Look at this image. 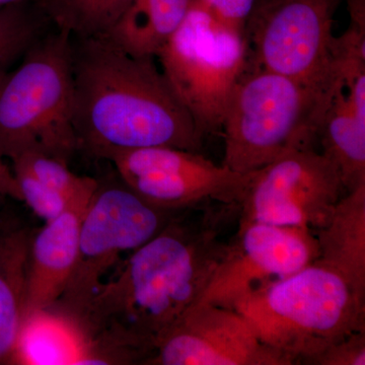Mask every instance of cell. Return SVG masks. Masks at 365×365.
<instances>
[{
  "instance_id": "6da1fadb",
  "label": "cell",
  "mask_w": 365,
  "mask_h": 365,
  "mask_svg": "<svg viewBox=\"0 0 365 365\" xmlns=\"http://www.w3.org/2000/svg\"><path fill=\"white\" fill-rule=\"evenodd\" d=\"M220 217H173L102 282L74 321L93 364H145L163 334L201 299L222 261Z\"/></svg>"
},
{
  "instance_id": "7a4b0ae2",
  "label": "cell",
  "mask_w": 365,
  "mask_h": 365,
  "mask_svg": "<svg viewBox=\"0 0 365 365\" xmlns=\"http://www.w3.org/2000/svg\"><path fill=\"white\" fill-rule=\"evenodd\" d=\"M71 45L78 148L106 160L151 146L199 150L202 138L193 117L155 57L129 54L108 36L72 38Z\"/></svg>"
},
{
  "instance_id": "3957f363",
  "label": "cell",
  "mask_w": 365,
  "mask_h": 365,
  "mask_svg": "<svg viewBox=\"0 0 365 365\" xmlns=\"http://www.w3.org/2000/svg\"><path fill=\"white\" fill-rule=\"evenodd\" d=\"M230 307L245 317L262 342L294 364L365 330V299L317 262L244 295Z\"/></svg>"
},
{
  "instance_id": "277c9868",
  "label": "cell",
  "mask_w": 365,
  "mask_h": 365,
  "mask_svg": "<svg viewBox=\"0 0 365 365\" xmlns=\"http://www.w3.org/2000/svg\"><path fill=\"white\" fill-rule=\"evenodd\" d=\"M71 35L35 43L0 76V151L14 160L38 153L68 163L78 140L72 123Z\"/></svg>"
},
{
  "instance_id": "5b68a950",
  "label": "cell",
  "mask_w": 365,
  "mask_h": 365,
  "mask_svg": "<svg viewBox=\"0 0 365 365\" xmlns=\"http://www.w3.org/2000/svg\"><path fill=\"white\" fill-rule=\"evenodd\" d=\"M324 91L282 74L248 67L237 81L223 117L222 165L249 174L292 148L313 146Z\"/></svg>"
},
{
  "instance_id": "8992f818",
  "label": "cell",
  "mask_w": 365,
  "mask_h": 365,
  "mask_svg": "<svg viewBox=\"0 0 365 365\" xmlns=\"http://www.w3.org/2000/svg\"><path fill=\"white\" fill-rule=\"evenodd\" d=\"M155 58L201 138L220 130L232 91L248 67L244 35L192 6Z\"/></svg>"
},
{
  "instance_id": "52a82bcc",
  "label": "cell",
  "mask_w": 365,
  "mask_h": 365,
  "mask_svg": "<svg viewBox=\"0 0 365 365\" xmlns=\"http://www.w3.org/2000/svg\"><path fill=\"white\" fill-rule=\"evenodd\" d=\"M341 0H255L246 23L248 61L324 91L333 76V19Z\"/></svg>"
},
{
  "instance_id": "ba28073f",
  "label": "cell",
  "mask_w": 365,
  "mask_h": 365,
  "mask_svg": "<svg viewBox=\"0 0 365 365\" xmlns=\"http://www.w3.org/2000/svg\"><path fill=\"white\" fill-rule=\"evenodd\" d=\"M175 213L146 202L124 182L104 188L98 185L81 220L71 280L52 307L78 319L117 259L153 239Z\"/></svg>"
},
{
  "instance_id": "9c48e42d",
  "label": "cell",
  "mask_w": 365,
  "mask_h": 365,
  "mask_svg": "<svg viewBox=\"0 0 365 365\" xmlns=\"http://www.w3.org/2000/svg\"><path fill=\"white\" fill-rule=\"evenodd\" d=\"M346 194L339 170L313 146L292 148L256 170L240 203V222L309 228L332 217Z\"/></svg>"
},
{
  "instance_id": "30bf717a",
  "label": "cell",
  "mask_w": 365,
  "mask_h": 365,
  "mask_svg": "<svg viewBox=\"0 0 365 365\" xmlns=\"http://www.w3.org/2000/svg\"><path fill=\"white\" fill-rule=\"evenodd\" d=\"M108 160L136 195L173 212L210 201L240 206L255 174L234 172L196 151L170 146L118 151Z\"/></svg>"
},
{
  "instance_id": "8fae6325",
  "label": "cell",
  "mask_w": 365,
  "mask_h": 365,
  "mask_svg": "<svg viewBox=\"0 0 365 365\" xmlns=\"http://www.w3.org/2000/svg\"><path fill=\"white\" fill-rule=\"evenodd\" d=\"M319 258L309 228L240 222L199 302L230 307L244 295L292 275Z\"/></svg>"
},
{
  "instance_id": "7c38bea8",
  "label": "cell",
  "mask_w": 365,
  "mask_h": 365,
  "mask_svg": "<svg viewBox=\"0 0 365 365\" xmlns=\"http://www.w3.org/2000/svg\"><path fill=\"white\" fill-rule=\"evenodd\" d=\"M232 307L198 302L158 340L145 365H292Z\"/></svg>"
},
{
  "instance_id": "4fadbf2b",
  "label": "cell",
  "mask_w": 365,
  "mask_h": 365,
  "mask_svg": "<svg viewBox=\"0 0 365 365\" xmlns=\"http://www.w3.org/2000/svg\"><path fill=\"white\" fill-rule=\"evenodd\" d=\"M88 201L72 204L33 234L29 252L23 319L54 306L68 284L78 258L79 230Z\"/></svg>"
},
{
  "instance_id": "5bb4252c",
  "label": "cell",
  "mask_w": 365,
  "mask_h": 365,
  "mask_svg": "<svg viewBox=\"0 0 365 365\" xmlns=\"http://www.w3.org/2000/svg\"><path fill=\"white\" fill-rule=\"evenodd\" d=\"M317 138L322 153L339 170L346 193L365 185V115L348 98L336 66Z\"/></svg>"
},
{
  "instance_id": "9a60e30c",
  "label": "cell",
  "mask_w": 365,
  "mask_h": 365,
  "mask_svg": "<svg viewBox=\"0 0 365 365\" xmlns=\"http://www.w3.org/2000/svg\"><path fill=\"white\" fill-rule=\"evenodd\" d=\"M314 235L319 246L314 262L337 273L365 299V185L346 193Z\"/></svg>"
},
{
  "instance_id": "2e32d148",
  "label": "cell",
  "mask_w": 365,
  "mask_h": 365,
  "mask_svg": "<svg viewBox=\"0 0 365 365\" xmlns=\"http://www.w3.org/2000/svg\"><path fill=\"white\" fill-rule=\"evenodd\" d=\"M86 349L78 324L51 307L23 319L11 364L81 365Z\"/></svg>"
},
{
  "instance_id": "e0dca14e",
  "label": "cell",
  "mask_w": 365,
  "mask_h": 365,
  "mask_svg": "<svg viewBox=\"0 0 365 365\" xmlns=\"http://www.w3.org/2000/svg\"><path fill=\"white\" fill-rule=\"evenodd\" d=\"M32 237L28 227L0 223V364H11L23 322Z\"/></svg>"
},
{
  "instance_id": "ac0fdd59",
  "label": "cell",
  "mask_w": 365,
  "mask_h": 365,
  "mask_svg": "<svg viewBox=\"0 0 365 365\" xmlns=\"http://www.w3.org/2000/svg\"><path fill=\"white\" fill-rule=\"evenodd\" d=\"M193 0H134L108 37L129 54L155 57L181 26Z\"/></svg>"
},
{
  "instance_id": "d6986e66",
  "label": "cell",
  "mask_w": 365,
  "mask_h": 365,
  "mask_svg": "<svg viewBox=\"0 0 365 365\" xmlns=\"http://www.w3.org/2000/svg\"><path fill=\"white\" fill-rule=\"evenodd\" d=\"M59 30L71 37L106 36L134 0H43Z\"/></svg>"
},
{
  "instance_id": "ffe728a7",
  "label": "cell",
  "mask_w": 365,
  "mask_h": 365,
  "mask_svg": "<svg viewBox=\"0 0 365 365\" xmlns=\"http://www.w3.org/2000/svg\"><path fill=\"white\" fill-rule=\"evenodd\" d=\"M14 160H20L43 184L58 192L72 203L91 200L100 185L93 178L74 174L66 163L42 153H25Z\"/></svg>"
},
{
  "instance_id": "44dd1931",
  "label": "cell",
  "mask_w": 365,
  "mask_h": 365,
  "mask_svg": "<svg viewBox=\"0 0 365 365\" xmlns=\"http://www.w3.org/2000/svg\"><path fill=\"white\" fill-rule=\"evenodd\" d=\"M36 26L14 6L0 7V76L35 42Z\"/></svg>"
},
{
  "instance_id": "7402d4cb",
  "label": "cell",
  "mask_w": 365,
  "mask_h": 365,
  "mask_svg": "<svg viewBox=\"0 0 365 365\" xmlns=\"http://www.w3.org/2000/svg\"><path fill=\"white\" fill-rule=\"evenodd\" d=\"M13 172L23 201L46 222L58 217L72 204L76 203L71 202L58 192L43 184L20 160H13Z\"/></svg>"
},
{
  "instance_id": "603a6c76",
  "label": "cell",
  "mask_w": 365,
  "mask_h": 365,
  "mask_svg": "<svg viewBox=\"0 0 365 365\" xmlns=\"http://www.w3.org/2000/svg\"><path fill=\"white\" fill-rule=\"evenodd\" d=\"M304 364L364 365L365 330L357 331L333 343Z\"/></svg>"
},
{
  "instance_id": "cb8c5ba5",
  "label": "cell",
  "mask_w": 365,
  "mask_h": 365,
  "mask_svg": "<svg viewBox=\"0 0 365 365\" xmlns=\"http://www.w3.org/2000/svg\"><path fill=\"white\" fill-rule=\"evenodd\" d=\"M255 0H193V6L200 7L215 20L244 35L245 23Z\"/></svg>"
},
{
  "instance_id": "d4e9b609",
  "label": "cell",
  "mask_w": 365,
  "mask_h": 365,
  "mask_svg": "<svg viewBox=\"0 0 365 365\" xmlns=\"http://www.w3.org/2000/svg\"><path fill=\"white\" fill-rule=\"evenodd\" d=\"M6 158L0 151V198L9 197L16 200L23 201L21 190L19 188L13 169L9 167L6 163Z\"/></svg>"
},
{
  "instance_id": "484cf974",
  "label": "cell",
  "mask_w": 365,
  "mask_h": 365,
  "mask_svg": "<svg viewBox=\"0 0 365 365\" xmlns=\"http://www.w3.org/2000/svg\"><path fill=\"white\" fill-rule=\"evenodd\" d=\"M21 1H24V0H0V7L16 6Z\"/></svg>"
}]
</instances>
